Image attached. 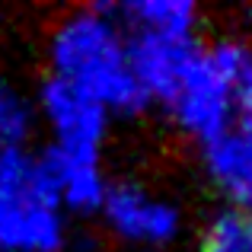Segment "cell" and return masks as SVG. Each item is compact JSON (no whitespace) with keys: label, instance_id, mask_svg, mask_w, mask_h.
<instances>
[{"label":"cell","instance_id":"obj_5","mask_svg":"<svg viewBox=\"0 0 252 252\" xmlns=\"http://www.w3.org/2000/svg\"><path fill=\"white\" fill-rule=\"evenodd\" d=\"M35 105V125H42L51 141V150L67 154H93L99 157L102 144L109 141L112 115L74 86L45 77L38 93L32 96Z\"/></svg>","mask_w":252,"mask_h":252},{"label":"cell","instance_id":"obj_1","mask_svg":"<svg viewBox=\"0 0 252 252\" xmlns=\"http://www.w3.org/2000/svg\"><path fill=\"white\" fill-rule=\"evenodd\" d=\"M48 77L96 99L109 115H141L147 109L131 67V38L115 6H74L45 35Z\"/></svg>","mask_w":252,"mask_h":252},{"label":"cell","instance_id":"obj_8","mask_svg":"<svg viewBox=\"0 0 252 252\" xmlns=\"http://www.w3.org/2000/svg\"><path fill=\"white\" fill-rule=\"evenodd\" d=\"M128 35L166 38V42H195L201 26V6L195 0H134L115 6Z\"/></svg>","mask_w":252,"mask_h":252},{"label":"cell","instance_id":"obj_11","mask_svg":"<svg viewBox=\"0 0 252 252\" xmlns=\"http://www.w3.org/2000/svg\"><path fill=\"white\" fill-rule=\"evenodd\" d=\"M233 112L236 122L252 128V42H243L240 64L233 74Z\"/></svg>","mask_w":252,"mask_h":252},{"label":"cell","instance_id":"obj_4","mask_svg":"<svg viewBox=\"0 0 252 252\" xmlns=\"http://www.w3.org/2000/svg\"><path fill=\"white\" fill-rule=\"evenodd\" d=\"M99 217H102L112 240L144 252L169 249L185 230L182 208L169 195L147 189L144 182H134V179L109 185Z\"/></svg>","mask_w":252,"mask_h":252},{"label":"cell","instance_id":"obj_6","mask_svg":"<svg viewBox=\"0 0 252 252\" xmlns=\"http://www.w3.org/2000/svg\"><path fill=\"white\" fill-rule=\"evenodd\" d=\"M201 147V169L214 191L230 208H252V128L227 125L220 134L208 137Z\"/></svg>","mask_w":252,"mask_h":252},{"label":"cell","instance_id":"obj_3","mask_svg":"<svg viewBox=\"0 0 252 252\" xmlns=\"http://www.w3.org/2000/svg\"><path fill=\"white\" fill-rule=\"evenodd\" d=\"M67 214L58 204L42 157L0 154V252H64Z\"/></svg>","mask_w":252,"mask_h":252},{"label":"cell","instance_id":"obj_9","mask_svg":"<svg viewBox=\"0 0 252 252\" xmlns=\"http://www.w3.org/2000/svg\"><path fill=\"white\" fill-rule=\"evenodd\" d=\"M35 131V105L29 93L0 70V154L23 150Z\"/></svg>","mask_w":252,"mask_h":252},{"label":"cell","instance_id":"obj_7","mask_svg":"<svg viewBox=\"0 0 252 252\" xmlns=\"http://www.w3.org/2000/svg\"><path fill=\"white\" fill-rule=\"evenodd\" d=\"M42 163L48 169V182L55 189L58 204L64 214L93 217L99 214L105 195H109V176L102 169V160L93 154H67V150H51L42 154Z\"/></svg>","mask_w":252,"mask_h":252},{"label":"cell","instance_id":"obj_2","mask_svg":"<svg viewBox=\"0 0 252 252\" xmlns=\"http://www.w3.org/2000/svg\"><path fill=\"white\" fill-rule=\"evenodd\" d=\"M240 51L243 42L236 38H214L208 45L195 38L182 48L169 80L157 93L154 102H160L169 122L195 144H204L236 122L233 74Z\"/></svg>","mask_w":252,"mask_h":252},{"label":"cell","instance_id":"obj_10","mask_svg":"<svg viewBox=\"0 0 252 252\" xmlns=\"http://www.w3.org/2000/svg\"><path fill=\"white\" fill-rule=\"evenodd\" d=\"M198 252H252V214L243 208H220L198 236Z\"/></svg>","mask_w":252,"mask_h":252},{"label":"cell","instance_id":"obj_12","mask_svg":"<svg viewBox=\"0 0 252 252\" xmlns=\"http://www.w3.org/2000/svg\"><path fill=\"white\" fill-rule=\"evenodd\" d=\"M249 214H252V211H249Z\"/></svg>","mask_w":252,"mask_h":252}]
</instances>
